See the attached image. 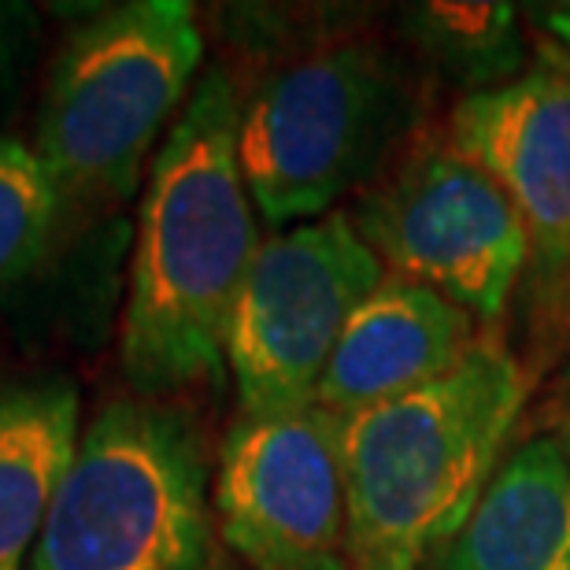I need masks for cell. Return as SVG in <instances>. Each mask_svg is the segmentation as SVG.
I'll return each mask as SVG.
<instances>
[{"label": "cell", "instance_id": "9c48e42d", "mask_svg": "<svg viewBox=\"0 0 570 570\" xmlns=\"http://www.w3.org/2000/svg\"><path fill=\"white\" fill-rule=\"evenodd\" d=\"M215 533L237 570H348L341 419L234 415L215 460Z\"/></svg>", "mask_w": 570, "mask_h": 570}, {"label": "cell", "instance_id": "2e32d148", "mask_svg": "<svg viewBox=\"0 0 570 570\" xmlns=\"http://www.w3.org/2000/svg\"><path fill=\"white\" fill-rule=\"evenodd\" d=\"M563 452H567V463H570V419H567V426H563Z\"/></svg>", "mask_w": 570, "mask_h": 570}, {"label": "cell", "instance_id": "30bf717a", "mask_svg": "<svg viewBox=\"0 0 570 570\" xmlns=\"http://www.w3.org/2000/svg\"><path fill=\"white\" fill-rule=\"evenodd\" d=\"M478 323L449 296L385 275L352 312L315 404L348 419L449 374L478 345Z\"/></svg>", "mask_w": 570, "mask_h": 570}, {"label": "cell", "instance_id": "52a82bcc", "mask_svg": "<svg viewBox=\"0 0 570 570\" xmlns=\"http://www.w3.org/2000/svg\"><path fill=\"white\" fill-rule=\"evenodd\" d=\"M345 215L396 278L449 296L482 326L508 318L527 271V230L508 189L449 134H423Z\"/></svg>", "mask_w": 570, "mask_h": 570}, {"label": "cell", "instance_id": "9a60e30c", "mask_svg": "<svg viewBox=\"0 0 570 570\" xmlns=\"http://www.w3.org/2000/svg\"><path fill=\"white\" fill-rule=\"evenodd\" d=\"M38 45V11L22 0H0V116L16 100Z\"/></svg>", "mask_w": 570, "mask_h": 570}, {"label": "cell", "instance_id": "8fae6325", "mask_svg": "<svg viewBox=\"0 0 570 570\" xmlns=\"http://www.w3.org/2000/svg\"><path fill=\"white\" fill-rule=\"evenodd\" d=\"M430 570H570V463L560 438L504 455L463 530Z\"/></svg>", "mask_w": 570, "mask_h": 570}, {"label": "cell", "instance_id": "e0dca14e", "mask_svg": "<svg viewBox=\"0 0 570 570\" xmlns=\"http://www.w3.org/2000/svg\"><path fill=\"white\" fill-rule=\"evenodd\" d=\"M567 382H570V367H567Z\"/></svg>", "mask_w": 570, "mask_h": 570}, {"label": "cell", "instance_id": "5b68a950", "mask_svg": "<svg viewBox=\"0 0 570 570\" xmlns=\"http://www.w3.org/2000/svg\"><path fill=\"white\" fill-rule=\"evenodd\" d=\"M212 485L186 407L111 401L82 430L27 570H223Z\"/></svg>", "mask_w": 570, "mask_h": 570}, {"label": "cell", "instance_id": "277c9868", "mask_svg": "<svg viewBox=\"0 0 570 570\" xmlns=\"http://www.w3.org/2000/svg\"><path fill=\"white\" fill-rule=\"evenodd\" d=\"M204 63L193 4L130 0L67 33L41 89L33 153L56 181L63 219L122 208L145 159L186 108Z\"/></svg>", "mask_w": 570, "mask_h": 570}, {"label": "cell", "instance_id": "3957f363", "mask_svg": "<svg viewBox=\"0 0 570 570\" xmlns=\"http://www.w3.org/2000/svg\"><path fill=\"white\" fill-rule=\"evenodd\" d=\"M430 75L379 38L312 45L242 94L237 159L267 226L293 230L360 197L423 138Z\"/></svg>", "mask_w": 570, "mask_h": 570}, {"label": "cell", "instance_id": "ba28073f", "mask_svg": "<svg viewBox=\"0 0 570 570\" xmlns=\"http://www.w3.org/2000/svg\"><path fill=\"white\" fill-rule=\"evenodd\" d=\"M385 278L345 212L278 230L259 245L237 296L226 371L237 415H289L315 404L352 312Z\"/></svg>", "mask_w": 570, "mask_h": 570}, {"label": "cell", "instance_id": "6da1fadb", "mask_svg": "<svg viewBox=\"0 0 570 570\" xmlns=\"http://www.w3.org/2000/svg\"><path fill=\"white\" fill-rule=\"evenodd\" d=\"M237 130L242 89L226 67H208L148 167L119 330L138 396L170 401L226 371L237 296L264 245Z\"/></svg>", "mask_w": 570, "mask_h": 570}, {"label": "cell", "instance_id": "5bb4252c", "mask_svg": "<svg viewBox=\"0 0 570 570\" xmlns=\"http://www.w3.org/2000/svg\"><path fill=\"white\" fill-rule=\"evenodd\" d=\"M63 223V200L33 145L0 138V301L49 259Z\"/></svg>", "mask_w": 570, "mask_h": 570}, {"label": "cell", "instance_id": "7c38bea8", "mask_svg": "<svg viewBox=\"0 0 570 570\" xmlns=\"http://www.w3.org/2000/svg\"><path fill=\"white\" fill-rule=\"evenodd\" d=\"M78 415L63 374L0 379V570H27L82 441Z\"/></svg>", "mask_w": 570, "mask_h": 570}, {"label": "cell", "instance_id": "7a4b0ae2", "mask_svg": "<svg viewBox=\"0 0 570 570\" xmlns=\"http://www.w3.org/2000/svg\"><path fill=\"white\" fill-rule=\"evenodd\" d=\"M530 374L489 334L415 393L341 419L348 570H423L504 463Z\"/></svg>", "mask_w": 570, "mask_h": 570}, {"label": "cell", "instance_id": "8992f818", "mask_svg": "<svg viewBox=\"0 0 570 570\" xmlns=\"http://www.w3.org/2000/svg\"><path fill=\"white\" fill-rule=\"evenodd\" d=\"M449 141L515 200L527 271L511 301V352L530 382L570 367V60L549 49L527 75L460 97Z\"/></svg>", "mask_w": 570, "mask_h": 570}, {"label": "cell", "instance_id": "4fadbf2b", "mask_svg": "<svg viewBox=\"0 0 570 570\" xmlns=\"http://www.w3.org/2000/svg\"><path fill=\"white\" fill-rule=\"evenodd\" d=\"M415 60L463 97L511 86L530 71L522 19L508 4H419L401 19Z\"/></svg>", "mask_w": 570, "mask_h": 570}]
</instances>
